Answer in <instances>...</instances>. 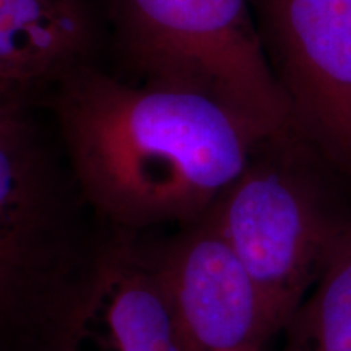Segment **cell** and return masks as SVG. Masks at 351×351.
Returning <instances> with one entry per match:
<instances>
[{
	"instance_id": "cell-9",
	"label": "cell",
	"mask_w": 351,
	"mask_h": 351,
	"mask_svg": "<svg viewBox=\"0 0 351 351\" xmlns=\"http://www.w3.org/2000/svg\"><path fill=\"white\" fill-rule=\"evenodd\" d=\"M283 332V351H351V225L339 226L317 280Z\"/></svg>"
},
{
	"instance_id": "cell-3",
	"label": "cell",
	"mask_w": 351,
	"mask_h": 351,
	"mask_svg": "<svg viewBox=\"0 0 351 351\" xmlns=\"http://www.w3.org/2000/svg\"><path fill=\"white\" fill-rule=\"evenodd\" d=\"M125 41L152 80L218 96L275 134L296 132L252 0H121Z\"/></svg>"
},
{
	"instance_id": "cell-6",
	"label": "cell",
	"mask_w": 351,
	"mask_h": 351,
	"mask_svg": "<svg viewBox=\"0 0 351 351\" xmlns=\"http://www.w3.org/2000/svg\"><path fill=\"white\" fill-rule=\"evenodd\" d=\"M295 130L351 168V0H252Z\"/></svg>"
},
{
	"instance_id": "cell-7",
	"label": "cell",
	"mask_w": 351,
	"mask_h": 351,
	"mask_svg": "<svg viewBox=\"0 0 351 351\" xmlns=\"http://www.w3.org/2000/svg\"><path fill=\"white\" fill-rule=\"evenodd\" d=\"M158 261L186 351H261L278 333L257 283L210 212L158 234Z\"/></svg>"
},
{
	"instance_id": "cell-4",
	"label": "cell",
	"mask_w": 351,
	"mask_h": 351,
	"mask_svg": "<svg viewBox=\"0 0 351 351\" xmlns=\"http://www.w3.org/2000/svg\"><path fill=\"white\" fill-rule=\"evenodd\" d=\"M295 135L267 138L208 210L257 283L278 332L313 288L340 226L320 208L296 158Z\"/></svg>"
},
{
	"instance_id": "cell-2",
	"label": "cell",
	"mask_w": 351,
	"mask_h": 351,
	"mask_svg": "<svg viewBox=\"0 0 351 351\" xmlns=\"http://www.w3.org/2000/svg\"><path fill=\"white\" fill-rule=\"evenodd\" d=\"M103 232L29 124L0 137V351L33 348Z\"/></svg>"
},
{
	"instance_id": "cell-10",
	"label": "cell",
	"mask_w": 351,
	"mask_h": 351,
	"mask_svg": "<svg viewBox=\"0 0 351 351\" xmlns=\"http://www.w3.org/2000/svg\"><path fill=\"white\" fill-rule=\"evenodd\" d=\"M23 103V96L0 88V137L28 124Z\"/></svg>"
},
{
	"instance_id": "cell-8",
	"label": "cell",
	"mask_w": 351,
	"mask_h": 351,
	"mask_svg": "<svg viewBox=\"0 0 351 351\" xmlns=\"http://www.w3.org/2000/svg\"><path fill=\"white\" fill-rule=\"evenodd\" d=\"M93 29L83 0H0V88L23 96L86 64Z\"/></svg>"
},
{
	"instance_id": "cell-5",
	"label": "cell",
	"mask_w": 351,
	"mask_h": 351,
	"mask_svg": "<svg viewBox=\"0 0 351 351\" xmlns=\"http://www.w3.org/2000/svg\"><path fill=\"white\" fill-rule=\"evenodd\" d=\"M29 351H186L158 261V231L104 226L90 265Z\"/></svg>"
},
{
	"instance_id": "cell-1",
	"label": "cell",
	"mask_w": 351,
	"mask_h": 351,
	"mask_svg": "<svg viewBox=\"0 0 351 351\" xmlns=\"http://www.w3.org/2000/svg\"><path fill=\"white\" fill-rule=\"evenodd\" d=\"M57 86L64 161L91 213L114 230L195 221L267 138L285 135L186 85H132L83 64Z\"/></svg>"
}]
</instances>
